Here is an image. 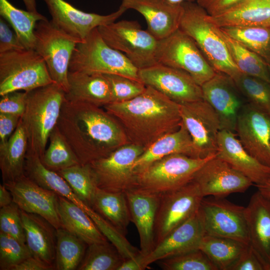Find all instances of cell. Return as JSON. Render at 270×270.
<instances>
[{
    "mask_svg": "<svg viewBox=\"0 0 270 270\" xmlns=\"http://www.w3.org/2000/svg\"><path fill=\"white\" fill-rule=\"evenodd\" d=\"M25 48L18 39L16 34L13 33L6 22L0 18V53L10 50Z\"/></svg>",
    "mask_w": 270,
    "mask_h": 270,
    "instance_id": "50",
    "label": "cell"
},
{
    "mask_svg": "<svg viewBox=\"0 0 270 270\" xmlns=\"http://www.w3.org/2000/svg\"><path fill=\"white\" fill-rule=\"evenodd\" d=\"M108 80L111 92L112 102L129 100L142 94L146 86L141 82L114 74H103Z\"/></svg>",
    "mask_w": 270,
    "mask_h": 270,
    "instance_id": "46",
    "label": "cell"
},
{
    "mask_svg": "<svg viewBox=\"0 0 270 270\" xmlns=\"http://www.w3.org/2000/svg\"><path fill=\"white\" fill-rule=\"evenodd\" d=\"M250 245L268 270L270 262V200L257 191L245 207Z\"/></svg>",
    "mask_w": 270,
    "mask_h": 270,
    "instance_id": "25",
    "label": "cell"
},
{
    "mask_svg": "<svg viewBox=\"0 0 270 270\" xmlns=\"http://www.w3.org/2000/svg\"><path fill=\"white\" fill-rule=\"evenodd\" d=\"M98 30L106 42L123 53L138 70L158 64L159 40L135 20H121Z\"/></svg>",
    "mask_w": 270,
    "mask_h": 270,
    "instance_id": "8",
    "label": "cell"
},
{
    "mask_svg": "<svg viewBox=\"0 0 270 270\" xmlns=\"http://www.w3.org/2000/svg\"><path fill=\"white\" fill-rule=\"evenodd\" d=\"M236 132L244 149L270 168V114L247 102L238 116Z\"/></svg>",
    "mask_w": 270,
    "mask_h": 270,
    "instance_id": "19",
    "label": "cell"
},
{
    "mask_svg": "<svg viewBox=\"0 0 270 270\" xmlns=\"http://www.w3.org/2000/svg\"><path fill=\"white\" fill-rule=\"evenodd\" d=\"M64 98L104 107L112 102L109 82L103 74L69 71Z\"/></svg>",
    "mask_w": 270,
    "mask_h": 270,
    "instance_id": "27",
    "label": "cell"
},
{
    "mask_svg": "<svg viewBox=\"0 0 270 270\" xmlns=\"http://www.w3.org/2000/svg\"><path fill=\"white\" fill-rule=\"evenodd\" d=\"M56 126L80 162L88 164L130 144L119 122L103 107L64 100Z\"/></svg>",
    "mask_w": 270,
    "mask_h": 270,
    "instance_id": "1",
    "label": "cell"
},
{
    "mask_svg": "<svg viewBox=\"0 0 270 270\" xmlns=\"http://www.w3.org/2000/svg\"><path fill=\"white\" fill-rule=\"evenodd\" d=\"M26 10L33 12H38L36 0H22Z\"/></svg>",
    "mask_w": 270,
    "mask_h": 270,
    "instance_id": "57",
    "label": "cell"
},
{
    "mask_svg": "<svg viewBox=\"0 0 270 270\" xmlns=\"http://www.w3.org/2000/svg\"><path fill=\"white\" fill-rule=\"evenodd\" d=\"M138 76L146 86L179 104L204 100L201 86L182 70L158 63L139 70Z\"/></svg>",
    "mask_w": 270,
    "mask_h": 270,
    "instance_id": "15",
    "label": "cell"
},
{
    "mask_svg": "<svg viewBox=\"0 0 270 270\" xmlns=\"http://www.w3.org/2000/svg\"><path fill=\"white\" fill-rule=\"evenodd\" d=\"M182 122L192 138L196 158H204L218 152L220 130L218 116L204 100L180 104Z\"/></svg>",
    "mask_w": 270,
    "mask_h": 270,
    "instance_id": "14",
    "label": "cell"
},
{
    "mask_svg": "<svg viewBox=\"0 0 270 270\" xmlns=\"http://www.w3.org/2000/svg\"><path fill=\"white\" fill-rule=\"evenodd\" d=\"M157 262L164 270H218L200 249L166 258Z\"/></svg>",
    "mask_w": 270,
    "mask_h": 270,
    "instance_id": "43",
    "label": "cell"
},
{
    "mask_svg": "<svg viewBox=\"0 0 270 270\" xmlns=\"http://www.w3.org/2000/svg\"><path fill=\"white\" fill-rule=\"evenodd\" d=\"M124 258L108 241L88 245L78 270H118Z\"/></svg>",
    "mask_w": 270,
    "mask_h": 270,
    "instance_id": "39",
    "label": "cell"
},
{
    "mask_svg": "<svg viewBox=\"0 0 270 270\" xmlns=\"http://www.w3.org/2000/svg\"><path fill=\"white\" fill-rule=\"evenodd\" d=\"M184 11L180 29L196 43L216 72L232 78L240 73L234 64L220 28L210 19V15L196 2L182 3Z\"/></svg>",
    "mask_w": 270,
    "mask_h": 270,
    "instance_id": "4",
    "label": "cell"
},
{
    "mask_svg": "<svg viewBox=\"0 0 270 270\" xmlns=\"http://www.w3.org/2000/svg\"><path fill=\"white\" fill-rule=\"evenodd\" d=\"M157 60L158 63L186 72L200 86L216 72L194 41L180 28L159 40Z\"/></svg>",
    "mask_w": 270,
    "mask_h": 270,
    "instance_id": "10",
    "label": "cell"
},
{
    "mask_svg": "<svg viewBox=\"0 0 270 270\" xmlns=\"http://www.w3.org/2000/svg\"><path fill=\"white\" fill-rule=\"evenodd\" d=\"M91 208L126 236L131 217L125 192H108L98 188Z\"/></svg>",
    "mask_w": 270,
    "mask_h": 270,
    "instance_id": "33",
    "label": "cell"
},
{
    "mask_svg": "<svg viewBox=\"0 0 270 270\" xmlns=\"http://www.w3.org/2000/svg\"><path fill=\"white\" fill-rule=\"evenodd\" d=\"M269 66L270 77V66Z\"/></svg>",
    "mask_w": 270,
    "mask_h": 270,
    "instance_id": "60",
    "label": "cell"
},
{
    "mask_svg": "<svg viewBox=\"0 0 270 270\" xmlns=\"http://www.w3.org/2000/svg\"><path fill=\"white\" fill-rule=\"evenodd\" d=\"M138 70L123 53L106 42L98 28L76 45L69 66L70 72L114 74L141 82Z\"/></svg>",
    "mask_w": 270,
    "mask_h": 270,
    "instance_id": "5",
    "label": "cell"
},
{
    "mask_svg": "<svg viewBox=\"0 0 270 270\" xmlns=\"http://www.w3.org/2000/svg\"><path fill=\"white\" fill-rule=\"evenodd\" d=\"M216 156L247 177L255 186L264 184L270 179V168L252 156L234 132H219Z\"/></svg>",
    "mask_w": 270,
    "mask_h": 270,
    "instance_id": "23",
    "label": "cell"
},
{
    "mask_svg": "<svg viewBox=\"0 0 270 270\" xmlns=\"http://www.w3.org/2000/svg\"><path fill=\"white\" fill-rule=\"evenodd\" d=\"M248 245L233 239L205 234L199 249L218 270H230Z\"/></svg>",
    "mask_w": 270,
    "mask_h": 270,
    "instance_id": "35",
    "label": "cell"
},
{
    "mask_svg": "<svg viewBox=\"0 0 270 270\" xmlns=\"http://www.w3.org/2000/svg\"><path fill=\"white\" fill-rule=\"evenodd\" d=\"M243 0H196V2L210 16L218 15Z\"/></svg>",
    "mask_w": 270,
    "mask_h": 270,
    "instance_id": "51",
    "label": "cell"
},
{
    "mask_svg": "<svg viewBox=\"0 0 270 270\" xmlns=\"http://www.w3.org/2000/svg\"><path fill=\"white\" fill-rule=\"evenodd\" d=\"M34 34V50L44 59L54 82L66 92L70 61L76 45L82 40L68 34L47 18L37 22Z\"/></svg>",
    "mask_w": 270,
    "mask_h": 270,
    "instance_id": "9",
    "label": "cell"
},
{
    "mask_svg": "<svg viewBox=\"0 0 270 270\" xmlns=\"http://www.w3.org/2000/svg\"><path fill=\"white\" fill-rule=\"evenodd\" d=\"M28 140L20 120L8 140L0 144V169L3 183L14 181L24 174Z\"/></svg>",
    "mask_w": 270,
    "mask_h": 270,
    "instance_id": "31",
    "label": "cell"
},
{
    "mask_svg": "<svg viewBox=\"0 0 270 270\" xmlns=\"http://www.w3.org/2000/svg\"><path fill=\"white\" fill-rule=\"evenodd\" d=\"M58 212L62 228L84 240L87 245L108 241L82 208L60 196Z\"/></svg>",
    "mask_w": 270,
    "mask_h": 270,
    "instance_id": "30",
    "label": "cell"
},
{
    "mask_svg": "<svg viewBox=\"0 0 270 270\" xmlns=\"http://www.w3.org/2000/svg\"><path fill=\"white\" fill-rule=\"evenodd\" d=\"M54 82L44 59L34 49L0 53V96Z\"/></svg>",
    "mask_w": 270,
    "mask_h": 270,
    "instance_id": "7",
    "label": "cell"
},
{
    "mask_svg": "<svg viewBox=\"0 0 270 270\" xmlns=\"http://www.w3.org/2000/svg\"><path fill=\"white\" fill-rule=\"evenodd\" d=\"M0 15L12 26L23 46L34 50L36 26L38 22L46 18L38 12L18 8L8 0H0Z\"/></svg>",
    "mask_w": 270,
    "mask_h": 270,
    "instance_id": "34",
    "label": "cell"
},
{
    "mask_svg": "<svg viewBox=\"0 0 270 270\" xmlns=\"http://www.w3.org/2000/svg\"><path fill=\"white\" fill-rule=\"evenodd\" d=\"M216 156L196 158L174 154L165 156L136 174V188L158 195L176 190L191 182L198 170Z\"/></svg>",
    "mask_w": 270,
    "mask_h": 270,
    "instance_id": "6",
    "label": "cell"
},
{
    "mask_svg": "<svg viewBox=\"0 0 270 270\" xmlns=\"http://www.w3.org/2000/svg\"><path fill=\"white\" fill-rule=\"evenodd\" d=\"M58 172L78 197L91 208L98 186L89 164H78Z\"/></svg>",
    "mask_w": 270,
    "mask_h": 270,
    "instance_id": "41",
    "label": "cell"
},
{
    "mask_svg": "<svg viewBox=\"0 0 270 270\" xmlns=\"http://www.w3.org/2000/svg\"><path fill=\"white\" fill-rule=\"evenodd\" d=\"M205 234L236 240L250 244L245 207L226 198H203L199 208Z\"/></svg>",
    "mask_w": 270,
    "mask_h": 270,
    "instance_id": "13",
    "label": "cell"
},
{
    "mask_svg": "<svg viewBox=\"0 0 270 270\" xmlns=\"http://www.w3.org/2000/svg\"><path fill=\"white\" fill-rule=\"evenodd\" d=\"M174 154L196 158L191 136L182 122L177 130L160 138L144 150L134 164V172L136 176L154 162Z\"/></svg>",
    "mask_w": 270,
    "mask_h": 270,
    "instance_id": "28",
    "label": "cell"
},
{
    "mask_svg": "<svg viewBox=\"0 0 270 270\" xmlns=\"http://www.w3.org/2000/svg\"><path fill=\"white\" fill-rule=\"evenodd\" d=\"M86 212L104 236L116 248L124 260L136 258L142 254L140 250L132 245L124 236L90 207Z\"/></svg>",
    "mask_w": 270,
    "mask_h": 270,
    "instance_id": "44",
    "label": "cell"
},
{
    "mask_svg": "<svg viewBox=\"0 0 270 270\" xmlns=\"http://www.w3.org/2000/svg\"><path fill=\"white\" fill-rule=\"evenodd\" d=\"M121 5L140 13L146 20L147 30L159 40L180 28L182 4L168 0H122Z\"/></svg>",
    "mask_w": 270,
    "mask_h": 270,
    "instance_id": "22",
    "label": "cell"
},
{
    "mask_svg": "<svg viewBox=\"0 0 270 270\" xmlns=\"http://www.w3.org/2000/svg\"><path fill=\"white\" fill-rule=\"evenodd\" d=\"M86 244L64 228L56 229L54 269L77 270L85 254Z\"/></svg>",
    "mask_w": 270,
    "mask_h": 270,
    "instance_id": "37",
    "label": "cell"
},
{
    "mask_svg": "<svg viewBox=\"0 0 270 270\" xmlns=\"http://www.w3.org/2000/svg\"><path fill=\"white\" fill-rule=\"evenodd\" d=\"M21 217L26 244L32 256L54 268L56 229L38 214L21 210Z\"/></svg>",
    "mask_w": 270,
    "mask_h": 270,
    "instance_id": "26",
    "label": "cell"
},
{
    "mask_svg": "<svg viewBox=\"0 0 270 270\" xmlns=\"http://www.w3.org/2000/svg\"><path fill=\"white\" fill-rule=\"evenodd\" d=\"M130 211L131 221L138 230L140 250L145 256L155 247L154 224L160 195L138 188L125 192Z\"/></svg>",
    "mask_w": 270,
    "mask_h": 270,
    "instance_id": "24",
    "label": "cell"
},
{
    "mask_svg": "<svg viewBox=\"0 0 270 270\" xmlns=\"http://www.w3.org/2000/svg\"><path fill=\"white\" fill-rule=\"evenodd\" d=\"M230 270H266L260 258L249 244Z\"/></svg>",
    "mask_w": 270,
    "mask_h": 270,
    "instance_id": "49",
    "label": "cell"
},
{
    "mask_svg": "<svg viewBox=\"0 0 270 270\" xmlns=\"http://www.w3.org/2000/svg\"><path fill=\"white\" fill-rule=\"evenodd\" d=\"M122 126L130 144L144 150L164 136L177 130L182 120L180 104L154 88L128 101L103 107Z\"/></svg>",
    "mask_w": 270,
    "mask_h": 270,
    "instance_id": "2",
    "label": "cell"
},
{
    "mask_svg": "<svg viewBox=\"0 0 270 270\" xmlns=\"http://www.w3.org/2000/svg\"><path fill=\"white\" fill-rule=\"evenodd\" d=\"M12 202V197L9 190L4 184H0V208L10 205Z\"/></svg>",
    "mask_w": 270,
    "mask_h": 270,
    "instance_id": "55",
    "label": "cell"
},
{
    "mask_svg": "<svg viewBox=\"0 0 270 270\" xmlns=\"http://www.w3.org/2000/svg\"><path fill=\"white\" fill-rule=\"evenodd\" d=\"M31 256L26 244L0 232V270H12L16 266Z\"/></svg>",
    "mask_w": 270,
    "mask_h": 270,
    "instance_id": "45",
    "label": "cell"
},
{
    "mask_svg": "<svg viewBox=\"0 0 270 270\" xmlns=\"http://www.w3.org/2000/svg\"><path fill=\"white\" fill-rule=\"evenodd\" d=\"M142 254L138 256L124 260L118 270H144L142 264Z\"/></svg>",
    "mask_w": 270,
    "mask_h": 270,
    "instance_id": "54",
    "label": "cell"
},
{
    "mask_svg": "<svg viewBox=\"0 0 270 270\" xmlns=\"http://www.w3.org/2000/svg\"><path fill=\"white\" fill-rule=\"evenodd\" d=\"M268 270H270V262L268 268Z\"/></svg>",
    "mask_w": 270,
    "mask_h": 270,
    "instance_id": "59",
    "label": "cell"
},
{
    "mask_svg": "<svg viewBox=\"0 0 270 270\" xmlns=\"http://www.w3.org/2000/svg\"><path fill=\"white\" fill-rule=\"evenodd\" d=\"M0 232L26 244L21 210L14 202L0 208Z\"/></svg>",
    "mask_w": 270,
    "mask_h": 270,
    "instance_id": "47",
    "label": "cell"
},
{
    "mask_svg": "<svg viewBox=\"0 0 270 270\" xmlns=\"http://www.w3.org/2000/svg\"><path fill=\"white\" fill-rule=\"evenodd\" d=\"M144 150L129 144L88 164L98 188L112 192H126L136 188V176L132 166Z\"/></svg>",
    "mask_w": 270,
    "mask_h": 270,
    "instance_id": "11",
    "label": "cell"
},
{
    "mask_svg": "<svg viewBox=\"0 0 270 270\" xmlns=\"http://www.w3.org/2000/svg\"><path fill=\"white\" fill-rule=\"evenodd\" d=\"M201 88L203 99L218 116L220 130L234 132L239 114L247 102L233 78L216 72Z\"/></svg>",
    "mask_w": 270,
    "mask_h": 270,
    "instance_id": "16",
    "label": "cell"
},
{
    "mask_svg": "<svg viewBox=\"0 0 270 270\" xmlns=\"http://www.w3.org/2000/svg\"><path fill=\"white\" fill-rule=\"evenodd\" d=\"M27 92L14 91L1 96L0 113L18 115L23 114L26 106Z\"/></svg>",
    "mask_w": 270,
    "mask_h": 270,
    "instance_id": "48",
    "label": "cell"
},
{
    "mask_svg": "<svg viewBox=\"0 0 270 270\" xmlns=\"http://www.w3.org/2000/svg\"><path fill=\"white\" fill-rule=\"evenodd\" d=\"M52 16L51 20L58 28L81 40L94 29L110 24L128 10L120 5L114 12L106 15L84 12L64 0H44Z\"/></svg>",
    "mask_w": 270,
    "mask_h": 270,
    "instance_id": "18",
    "label": "cell"
},
{
    "mask_svg": "<svg viewBox=\"0 0 270 270\" xmlns=\"http://www.w3.org/2000/svg\"><path fill=\"white\" fill-rule=\"evenodd\" d=\"M50 144L41 158L43 164L55 172L80 164L56 126L52 132Z\"/></svg>",
    "mask_w": 270,
    "mask_h": 270,
    "instance_id": "40",
    "label": "cell"
},
{
    "mask_svg": "<svg viewBox=\"0 0 270 270\" xmlns=\"http://www.w3.org/2000/svg\"><path fill=\"white\" fill-rule=\"evenodd\" d=\"M233 80L247 102L270 114V82L240 73Z\"/></svg>",
    "mask_w": 270,
    "mask_h": 270,
    "instance_id": "42",
    "label": "cell"
},
{
    "mask_svg": "<svg viewBox=\"0 0 270 270\" xmlns=\"http://www.w3.org/2000/svg\"><path fill=\"white\" fill-rule=\"evenodd\" d=\"M192 181L197 185L204 197L226 198L232 194L244 192L254 184L216 156L198 170Z\"/></svg>",
    "mask_w": 270,
    "mask_h": 270,
    "instance_id": "17",
    "label": "cell"
},
{
    "mask_svg": "<svg viewBox=\"0 0 270 270\" xmlns=\"http://www.w3.org/2000/svg\"><path fill=\"white\" fill-rule=\"evenodd\" d=\"M232 38L261 57L270 66V27L220 28Z\"/></svg>",
    "mask_w": 270,
    "mask_h": 270,
    "instance_id": "38",
    "label": "cell"
},
{
    "mask_svg": "<svg viewBox=\"0 0 270 270\" xmlns=\"http://www.w3.org/2000/svg\"><path fill=\"white\" fill-rule=\"evenodd\" d=\"M203 198L192 181L160 195L154 224L155 246L198 212Z\"/></svg>",
    "mask_w": 270,
    "mask_h": 270,
    "instance_id": "12",
    "label": "cell"
},
{
    "mask_svg": "<svg viewBox=\"0 0 270 270\" xmlns=\"http://www.w3.org/2000/svg\"><path fill=\"white\" fill-rule=\"evenodd\" d=\"M24 175L43 188L72 202L86 212L90 207L78 197L67 182L58 172L46 168L37 155L26 154Z\"/></svg>",
    "mask_w": 270,
    "mask_h": 270,
    "instance_id": "32",
    "label": "cell"
},
{
    "mask_svg": "<svg viewBox=\"0 0 270 270\" xmlns=\"http://www.w3.org/2000/svg\"><path fill=\"white\" fill-rule=\"evenodd\" d=\"M54 269V266L31 256L16 266L12 270H51Z\"/></svg>",
    "mask_w": 270,
    "mask_h": 270,
    "instance_id": "53",
    "label": "cell"
},
{
    "mask_svg": "<svg viewBox=\"0 0 270 270\" xmlns=\"http://www.w3.org/2000/svg\"><path fill=\"white\" fill-rule=\"evenodd\" d=\"M3 184L11 193L13 202L22 210L42 217L56 229L62 227L57 194L38 186L24 174Z\"/></svg>",
    "mask_w": 270,
    "mask_h": 270,
    "instance_id": "20",
    "label": "cell"
},
{
    "mask_svg": "<svg viewBox=\"0 0 270 270\" xmlns=\"http://www.w3.org/2000/svg\"><path fill=\"white\" fill-rule=\"evenodd\" d=\"M210 19L219 28L270 27V0H243Z\"/></svg>",
    "mask_w": 270,
    "mask_h": 270,
    "instance_id": "29",
    "label": "cell"
},
{
    "mask_svg": "<svg viewBox=\"0 0 270 270\" xmlns=\"http://www.w3.org/2000/svg\"><path fill=\"white\" fill-rule=\"evenodd\" d=\"M26 92V108L20 121L27 138V154L42 158L59 118L65 92L53 82Z\"/></svg>",
    "mask_w": 270,
    "mask_h": 270,
    "instance_id": "3",
    "label": "cell"
},
{
    "mask_svg": "<svg viewBox=\"0 0 270 270\" xmlns=\"http://www.w3.org/2000/svg\"><path fill=\"white\" fill-rule=\"evenodd\" d=\"M220 30L230 56L240 72L270 82L268 64L259 56L229 36L220 28Z\"/></svg>",
    "mask_w": 270,
    "mask_h": 270,
    "instance_id": "36",
    "label": "cell"
},
{
    "mask_svg": "<svg viewBox=\"0 0 270 270\" xmlns=\"http://www.w3.org/2000/svg\"><path fill=\"white\" fill-rule=\"evenodd\" d=\"M204 234V224L198 209L158 244L150 253L143 256L142 264L144 270L154 262L199 249Z\"/></svg>",
    "mask_w": 270,
    "mask_h": 270,
    "instance_id": "21",
    "label": "cell"
},
{
    "mask_svg": "<svg viewBox=\"0 0 270 270\" xmlns=\"http://www.w3.org/2000/svg\"><path fill=\"white\" fill-rule=\"evenodd\" d=\"M255 186L257 188L258 191L270 200V179L264 184Z\"/></svg>",
    "mask_w": 270,
    "mask_h": 270,
    "instance_id": "56",
    "label": "cell"
},
{
    "mask_svg": "<svg viewBox=\"0 0 270 270\" xmlns=\"http://www.w3.org/2000/svg\"><path fill=\"white\" fill-rule=\"evenodd\" d=\"M22 116L0 113V144L6 142L16 128Z\"/></svg>",
    "mask_w": 270,
    "mask_h": 270,
    "instance_id": "52",
    "label": "cell"
},
{
    "mask_svg": "<svg viewBox=\"0 0 270 270\" xmlns=\"http://www.w3.org/2000/svg\"><path fill=\"white\" fill-rule=\"evenodd\" d=\"M170 2L177 4H181L184 2H194L196 0H168Z\"/></svg>",
    "mask_w": 270,
    "mask_h": 270,
    "instance_id": "58",
    "label": "cell"
}]
</instances>
